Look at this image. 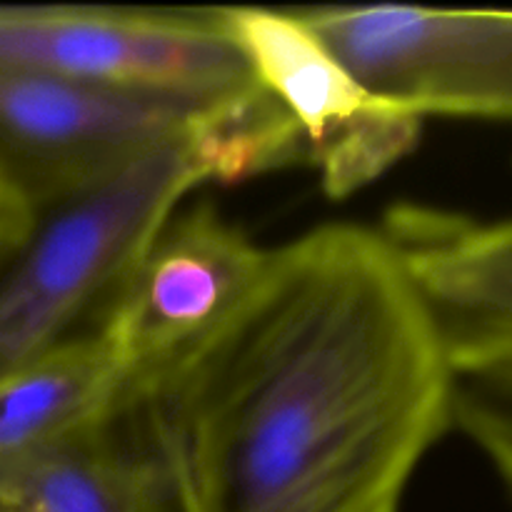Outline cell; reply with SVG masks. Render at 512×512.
I'll return each instance as SVG.
<instances>
[{
	"mask_svg": "<svg viewBox=\"0 0 512 512\" xmlns=\"http://www.w3.org/2000/svg\"><path fill=\"white\" fill-rule=\"evenodd\" d=\"M270 250L210 203L158 230L93 330L118 380V410H133L205 348L263 280Z\"/></svg>",
	"mask_w": 512,
	"mask_h": 512,
	"instance_id": "277c9868",
	"label": "cell"
},
{
	"mask_svg": "<svg viewBox=\"0 0 512 512\" xmlns=\"http://www.w3.org/2000/svg\"><path fill=\"white\" fill-rule=\"evenodd\" d=\"M40 205L28 185L0 158V240L23 248L38 223Z\"/></svg>",
	"mask_w": 512,
	"mask_h": 512,
	"instance_id": "7c38bea8",
	"label": "cell"
},
{
	"mask_svg": "<svg viewBox=\"0 0 512 512\" xmlns=\"http://www.w3.org/2000/svg\"><path fill=\"white\" fill-rule=\"evenodd\" d=\"M18 250H20L18 245L8 243V240H0V268H3V265L8 263V260L18 253Z\"/></svg>",
	"mask_w": 512,
	"mask_h": 512,
	"instance_id": "4fadbf2b",
	"label": "cell"
},
{
	"mask_svg": "<svg viewBox=\"0 0 512 512\" xmlns=\"http://www.w3.org/2000/svg\"><path fill=\"white\" fill-rule=\"evenodd\" d=\"M418 293L453 373L512 363V220L398 205L378 230Z\"/></svg>",
	"mask_w": 512,
	"mask_h": 512,
	"instance_id": "ba28073f",
	"label": "cell"
},
{
	"mask_svg": "<svg viewBox=\"0 0 512 512\" xmlns=\"http://www.w3.org/2000/svg\"><path fill=\"white\" fill-rule=\"evenodd\" d=\"M0 68L185 108L255 85L215 8L0 5Z\"/></svg>",
	"mask_w": 512,
	"mask_h": 512,
	"instance_id": "3957f363",
	"label": "cell"
},
{
	"mask_svg": "<svg viewBox=\"0 0 512 512\" xmlns=\"http://www.w3.org/2000/svg\"><path fill=\"white\" fill-rule=\"evenodd\" d=\"M295 13L383 103L420 120L512 123V10L328 5Z\"/></svg>",
	"mask_w": 512,
	"mask_h": 512,
	"instance_id": "5b68a950",
	"label": "cell"
},
{
	"mask_svg": "<svg viewBox=\"0 0 512 512\" xmlns=\"http://www.w3.org/2000/svg\"><path fill=\"white\" fill-rule=\"evenodd\" d=\"M188 133L135 150L55 200L48 220L38 215L0 268V370L65 340L95 300L108 303L180 200L208 180Z\"/></svg>",
	"mask_w": 512,
	"mask_h": 512,
	"instance_id": "7a4b0ae2",
	"label": "cell"
},
{
	"mask_svg": "<svg viewBox=\"0 0 512 512\" xmlns=\"http://www.w3.org/2000/svg\"><path fill=\"white\" fill-rule=\"evenodd\" d=\"M130 413L175 512H398L453 370L383 235L323 225Z\"/></svg>",
	"mask_w": 512,
	"mask_h": 512,
	"instance_id": "6da1fadb",
	"label": "cell"
},
{
	"mask_svg": "<svg viewBox=\"0 0 512 512\" xmlns=\"http://www.w3.org/2000/svg\"><path fill=\"white\" fill-rule=\"evenodd\" d=\"M453 425L483 450L512 498V363L453 373Z\"/></svg>",
	"mask_w": 512,
	"mask_h": 512,
	"instance_id": "8fae6325",
	"label": "cell"
},
{
	"mask_svg": "<svg viewBox=\"0 0 512 512\" xmlns=\"http://www.w3.org/2000/svg\"><path fill=\"white\" fill-rule=\"evenodd\" d=\"M118 413V380L98 335L60 340L0 370V470Z\"/></svg>",
	"mask_w": 512,
	"mask_h": 512,
	"instance_id": "30bf717a",
	"label": "cell"
},
{
	"mask_svg": "<svg viewBox=\"0 0 512 512\" xmlns=\"http://www.w3.org/2000/svg\"><path fill=\"white\" fill-rule=\"evenodd\" d=\"M0 512H175V505L128 410L0 470Z\"/></svg>",
	"mask_w": 512,
	"mask_h": 512,
	"instance_id": "9c48e42d",
	"label": "cell"
},
{
	"mask_svg": "<svg viewBox=\"0 0 512 512\" xmlns=\"http://www.w3.org/2000/svg\"><path fill=\"white\" fill-rule=\"evenodd\" d=\"M198 110L0 68V158L38 205L55 203L135 150L185 133Z\"/></svg>",
	"mask_w": 512,
	"mask_h": 512,
	"instance_id": "52a82bcc",
	"label": "cell"
},
{
	"mask_svg": "<svg viewBox=\"0 0 512 512\" xmlns=\"http://www.w3.org/2000/svg\"><path fill=\"white\" fill-rule=\"evenodd\" d=\"M263 93L288 113L305 163L340 200L375 183L418 143L420 118L375 98L295 10L215 8Z\"/></svg>",
	"mask_w": 512,
	"mask_h": 512,
	"instance_id": "8992f818",
	"label": "cell"
}]
</instances>
